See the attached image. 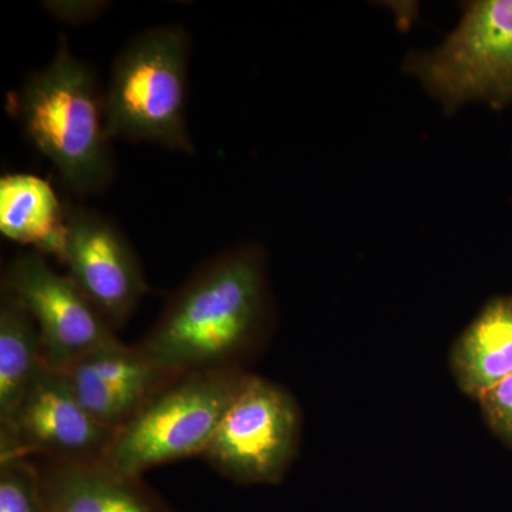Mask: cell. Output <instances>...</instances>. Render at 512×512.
I'll list each match as a JSON object with an SVG mask.
<instances>
[{
	"mask_svg": "<svg viewBox=\"0 0 512 512\" xmlns=\"http://www.w3.org/2000/svg\"><path fill=\"white\" fill-rule=\"evenodd\" d=\"M113 436L77 402L66 375L45 366L16 409L0 423V461L104 460Z\"/></svg>",
	"mask_w": 512,
	"mask_h": 512,
	"instance_id": "8",
	"label": "cell"
},
{
	"mask_svg": "<svg viewBox=\"0 0 512 512\" xmlns=\"http://www.w3.org/2000/svg\"><path fill=\"white\" fill-rule=\"evenodd\" d=\"M248 373L222 370L170 377L114 433L104 461L121 473L143 477L151 468L202 456Z\"/></svg>",
	"mask_w": 512,
	"mask_h": 512,
	"instance_id": "3",
	"label": "cell"
},
{
	"mask_svg": "<svg viewBox=\"0 0 512 512\" xmlns=\"http://www.w3.org/2000/svg\"><path fill=\"white\" fill-rule=\"evenodd\" d=\"M9 109L70 190L94 194L113 180L104 96L93 70L72 55L64 37L55 59L10 97Z\"/></svg>",
	"mask_w": 512,
	"mask_h": 512,
	"instance_id": "2",
	"label": "cell"
},
{
	"mask_svg": "<svg viewBox=\"0 0 512 512\" xmlns=\"http://www.w3.org/2000/svg\"><path fill=\"white\" fill-rule=\"evenodd\" d=\"M406 70L448 110L511 103L512 0L468 3L454 32L437 49L410 56Z\"/></svg>",
	"mask_w": 512,
	"mask_h": 512,
	"instance_id": "5",
	"label": "cell"
},
{
	"mask_svg": "<svg viewBox=\"0 0 512 512\" xmlns=\"http://www.w3.org/2000/svg\"><path fill=\"white\" fill-rule=\"evenodd\" d=\"M2 289L35 319L47 369L63 372L120 340L70 276L52 269L39 252L20 254L10 262Z\"/></svg>",
	"mask_w": 512,
	"mask_h": 512,
	"instance_id": "7",
	"label": "cell"
},
{
	"mask_svg": "<svg viewBox=\"0 0 512 512\" xmlns=\"http://www.w3.org/2000/svg\"><path fill=\"white\" fill-rule=\"evenodd\" d=\"M67 222L62 258L67 275L117 332L150 291L138 256L117 225L100 212L67 207Z\"/></svg>",
	"mask_w": 512,
	"mask_h": 512,
	"instance_id": "9",
	"label": "cell"
},
{
	"mask_svg": "<svg viewBox=\"0 0 512 512\" xmlns=\"http://www.w3.org/2000/svg\"><path fill=\"white\" fill-rule=\"evenodd\" d=\"M271 315L264 252L239 245L192 272L137 348L173 375L245 370L264 342Z\"/></svg>",
	"mask_w": 512,
	"mask_h": 512,
	"instance_id": "1",
	"label": "cell"
},
{
	"mask_svg": "<svg viewBox=\"0 0 512 512\" xmlns=\"http://www.w3.org/2000/svg\"><path fill=\"white\" fill-rule=\"evenodd\" d=\"M46 512H173L143 480L104 460L37 463Z\"/></svg>",
	"mask_w": 512,
	"mask_h": 512,
	"instance_id": "10",
	"label": "cell"
},
{
	"mask_svg": "<svg viewBox=\"0 0 512 512\" xmlns=\"http://www.w3.org/2000/svg\"><path fill=\"white\" fill-rule=\"evenodd\" d=\"M0 512H46L35 461L30 458L0 461Z\"/></svg>",
	"mask_w": 512,
	"mask_h": 512,
	"instance_id": "14",
	"label": "cell"
},
{
	"mask_svg": "<svg viewBox=\"0 0 512 512\" xmlns=\"http://www.w3.org/2000/svg\"><path fill=\"white\" fill-rule=\"evenodd\" d=\"M188 55L190 39L178 26L147 30L121 50L104 94L111 138L194 153L185 116Z\"/></svg>",
	"mask_w": 512,
	"mask_h": 512,
	"instance_id": "4",
	"label": "cell"
},
{
	"mask_svg": "<svg viewBox=\"0 0 512 512\" xmlns=\"http://www.w3.org/2000/svg\"><path fill=\"white\" fill-rule=\"evenodd\" d=\"M477 402L488 429L512 450V375L487 390Z\"/></svg>",
	"mask_w": 512,
	"mask_h": 512,
	"instance_id": "15",
	"label": "cell"
},
{
	"mask_svg": "<svg viewBox=\"0 0 512 512\" xmlns=\"http://www.w3.org/2000/svg\"><path fill=\"white\" fill-rule=\"evenodd\" d=\"M45 367L32 315L9 292H0V423L16 409Z\"/></svg>",
	"mask_w": 512,
	"mask_h": 512,
	"instance_id": "13",
	"label": "cell"
},
{
	"mask_svg": "<svg viewBox=\"0 0 512 512\" xmlns=\"http://www.w3.org/2000/svg\"><path fill=\"white\" fill-rule=\"evenodd\" d=\"M450 367L458 389L474 400L512 375V296L481 309L454 342Z\"/></svg>",
	"mask_w": 512,
	"mask_h": 512,
	"instance_id": "11",
	"label": "cell"
},
{
	"mask_svg": "<svg viewBox=\"0 0 512 512\" xmlns=\"http://www.w3.org/2000/svg\"><path fill=\"white\" fill-rule=\"evenodd\" d=\"M301 433L295 397L248 373L201 457L232 483L276 485L298 456Z\"/></svg>",
	"mask_w": 512,
	"mask_h": 512,
	"instance_id": "6",
	"label": "cell"
},
{
	"mask_svg": "<svg viewBox=\"0 0 512 512\" xmlns=\"http://www.w3.org/2000/svg\"><path fill=\"white\" fill-rule=\"evenodd\" d=\"M0 232L10 241L62 261L69 232L67 208L45 178L30 173L3 175Z\"/></svg>",
	"mask_w": 512,
	"mask_h": 512,
	"instance_id": "12",
	"label": "cell"
}]
</instances>
